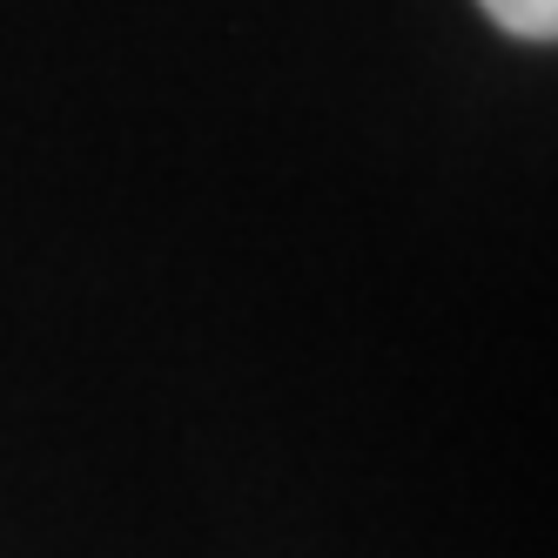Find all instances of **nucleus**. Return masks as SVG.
<instances>
[{
    "label": "nucleus",
    "instance_id": "1",
    "mask_svg": "<svg viewBox=\"0 0 558 558\" xmlns=\"http://www.w3.org/2000/svg\"><path fill=\"white\" fill-rule=\"evenodd\" d=\"M477 8L518 41H551L558 34V0H477Z\"/></svg>",
    "mask_w": 558,
    "mask_h": 558
}]
</instances>
